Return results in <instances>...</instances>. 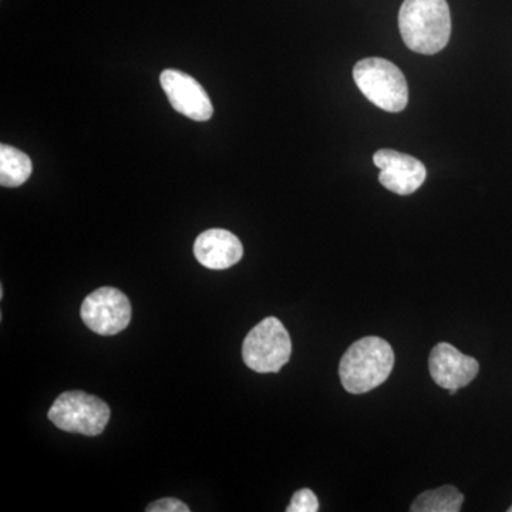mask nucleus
<instances>
[{
  "instance_id": "f257e3e1",
  "label": "nucleus",
  "mask_w": 512,
  "mask_h": 512,
  "mask_svg": "<svg viewBox=\"0 0 512 512\" xmlns=\"http://www.w3.org/2000/svg\"><path fill=\"white\" fill-rule=\"evenodd\" d=\"M399 29L404 45L420 55H436L451 36L447 0H404L399 10Z\"/></svg>"
},
{
  "instance_id": "7ed1b4c3",
  "label": "nucleus",
  "mask_w": 512,
  "mask_h": 512,
  "mask_svg": "<svg viewBox=\"0 0 512 512\" xmlns=\"http://www.w3.org/2000/svg\"><path fill=\"white\" fill-rule=\"evenodd\" d=\"M353 79L370 103L399 113L409 103V86L402 70L382 57H367L353 67Z\"/></svg>"
},
{
  "instance_id": "1a4fd4ad",
  "label": "nucleus",
  "mask_w": 512,
  "mask_h": 512,
  "mask_svg": "<svg viewBox=\"0 0 512 512\" xmlns=\"http://www.w3.org/2000/svg\"><path fill=\"white\" fill-rule=\"evenodd\" d=\"M429 369L437 386L454 394L476 379L480 365L474 357L463 355L450 343L443 342L431 350Z\"/></svg>"
},
{
  "instance_id": "6e6552de",
  "label": "nucleus",
  "mask_w": 512,
  "mask_h": 512,
  "mask_svg": "<svg viewBox=\"0 0 512 512\" xmlns=\"http://www.w3.org/2000/svg\"><path fill=\"white\" fill-rule=\"evenodd\" d=\"M373 163L380 170V184L394 194H413L426 181V167L420 160L409 154L383 148L376 151Z\"/></svg>"
},
{
  "instance_id": "39448f33",
  "label": "nucleus",
  "mask_w": 512,
  "mask_h": 512,
  "mask_svg": "<svg viewBox=\"0 0 512 512\" xmlns=\"http://www.w3.org/2000/svg\"><path fill=\"white\" fill-rule=\"evenodd\" d=\"M109 404L84 392L60 394L49 410V420L57 429L83 436H99L110 420Z\"/></svg>"
},
{
  "instance_id": "2eb2a0df",
  "label": "nucleus",
  "mask_w": 512,
  "mask_h": 512,
  "mask_svg": "<svg viewBox=\"0 0 512 512\" xmlns=\"http://www.w3.org/2000/svg\"><path fill=\"white\" fill-rule=\"evenodd\" d=\"M508 511L512 512V505H511V507H510V508H508Z\"/></svg>"
},
{
  "instance_id": "ddd939ff",
  "label": "nucleus",
  "mask_w": 512,
  "mask_h": 512,
  "mask_svg": "<svg viewBox=\"0 0 512 512\" xmlns=\"http://www.w3.org/2000/svg\"><path fill=\"white\" fill-rule=\"evenodd\" d=\"M319 510V501L315 493L309 488H302L293 494L291 504L286 508L288 512H316Z\"/></svg>"
},
{
  "instance_id": "f8f14e48",
  "label": "nucleus",
  "mask_w": 512,
  "mask_h": 512,
  "mask_svg": "<svg viewBox=\"0 0 512 512\" xmlns=\"http://www.w3.org/2000/svg\"><path fill=\"white\" fill-rule=\"evenodd\" d=\"M464 495L453 485L424 491L414 500L412 512H458L463 507Z\"/></svg>"
},
{
  "instance_id": "9d476101",
  "label": "nucleus",
  "mask_w": 512,
  "mask_h": 512,
  "mask_svg": "<svg viewBox=\"0 0 512 512\" xmlns=\"http://www.w3.org/2000/svg\"><path fill=\"white\" fill-rule=\"evenodd\" d=\"M194 255L208 269H228L237 265L244 255V247L237 235L227 229H208L195 239Z\"/></svg>"
},
{
  "instance_id": "423d86ee",
  "label": "nucleus",
  "mask_w": 512,
  "mask_h": 512,
  "mask_svg": "<svg viewBox=\"0 0 512 512\" xmlns=\"http://www.w3.org/2000/svg\"><path fill=\"white\" fill-rule=\"evenodd\" d=\"M80 315L97 335L113 336L130 325L131 303L119 289L104 286L84 299Z\"/></svg>"
},
{
  "instance_id": "0eeeda50",
  "label": "nucleus",
  "mask_w": 512,
  "mask_h": 512,
  "mask_svg": "<svg viewBox=\"0 0 512 512\" xmlns=\"http://www.w3.org/2000/svg\"><path fill=\"white\" fill-rule=\"evenodd\" d=\"M160 82L175 111L194 121L211 119L214 107L210 96L190 74L174 69L164 70Z\"/></svg>"
},
{
  "instance_id": "4468645a",
  "label": "nucleus",
  "mask_w": 512,
  "mask_h": 512,
  "mask_svg": "<svg viewBox=\"0 0 512 512\" xmlns=\"http://www.w3.org/2000/svg\"><path fill=\"white\" fill-rule=\"evenodd\" d=\"M147 512H190V507L177 498H161L156 503L148 505Z\"/></svg>"
},
{
  "instance_id": "9b49d317",
  "label": "nucleus",
  "mask_w": 512,
  "mask_h": 512,
  "mask_svg": "<svg viewBox=\"0 0 512 512\" xmlns=\"http://www.w3.org/2000/svg\"><path fill=\"white\" fill-rule=\"evenodd\" d=\"M32 160L18 148L2 144L0 146V184L2 187H20L32 175Z\"/></svg>"
},
{
  "instance_id": "f03ea898",
  "label": "nucleus",
  "mask_w": 512,
  "mask_h": 512,
  "mask_svg": "<svg viewBox=\"0 0 512 512\" xmlns=\"http://www.w3.org/2000/svg\"><path fill=\"white\" fill-rule=\"evenodd\" d=\"M393 367L392 346L377 336H366L353 343L340 360V382L352 394L372 392L389 379Z\"/></svg>"
},
{
  "instance_id": "20e7f679",
  "label": "nucleus",
  "mask_w": 512,
  "mask_h": 512,
  "mask_svg": "<svg viewBox=\"0 0 512 512\" xmlns=\"http://www.w3.org/2000/svg\"><path fill=\"white\" fill-rule=\"evenodd\" d=\"M291 355V336L281 320L274 316L259 322L242 345L245 365L256 373H278Z\"/></svg>"
}]
</instances>
